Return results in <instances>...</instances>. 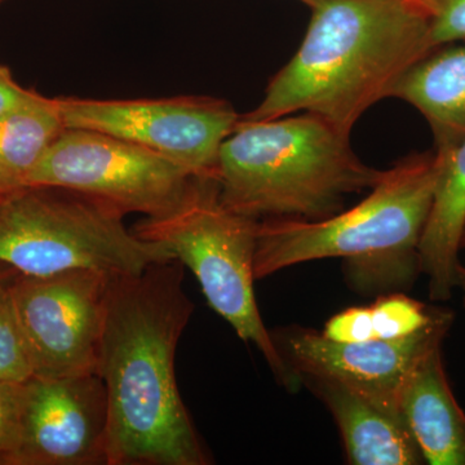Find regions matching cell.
I'll return each instance as SVG.
<instances>
[{
    "mask_svg": "<svg viewBox=\"0 0 465 465\" xmlns=\"http://www.w3.org/2000/svg\"><path fill=\"white\" fill-rule=\"evenodd\" d=\"M179 260L112 277L96 374L108 397V465H207L174 360L194 304Z\"/></svg>",
    "mask_w": 465,
    "mask_h": 465,
    "instance_id": "cell-1",
    "label": "cell"
},
{
    "mask_svg": "<svg viewBox=\"0 0 465 465\" xmlns=\"http://www.w3.org/2000/svg\"><path fill=\"white\" fill-rule=\"evenodd\" d=\"M304 39L241 121L309 113L351 134L400 79L434 51L415 0H318Z\"/></svg>",
    "mask_w": 465,
    "mask_h": 465,
    "instance_id": "cell-2",
    "label": "cell"
},
{
    "mask_svg": "<svg viewBox=\"0 0 465 465\" xmlns=\"http://www.w3.org/2000/svg\"><path fill=\"white\" fill-rule=\"evenodd\" d=\"M381 174L354 153L351 134L302 113L240 119L220 148L216 182L223 203L240 215L316 222L341 213L348 195L370 191Z\"/></svg>",
    "mask_w": 465,
    "mask_h": 465,
    "instance_id": "cell-3",
    "label": "cell"
},
{
    "mask_svg": "<svg viewBox=\"0 0 465 465\" xmlns=\"http://www.w3.org/2000/svg\"><path fill=\"white\" fill-rule=\"evenodd\" d=\"M445 154L416 153L381 171L365 200L316 222H259L256 280L296 264L342 258L360 271L396 266L403 277L419 268L418 247L432 208Z\"/></svg>",
    "mask_w": 465,
    "mask_h": 465,
    "instance_id": "cell-4",
    "label": "cell"
},
{
    "mask_svg": "<svg viewBox=\"0 0 465 465\" xmlns=\"http://www.w3.org/2000/svg\"><path fill=\"white\" fill-rule=\"evenodd\" d=\"M118 208L54 186H21L0 195V264L45 277L90 269L112 277L142 273L173 260L137 237Z\"/></svg>",
    "mask_w": 465,
    "mask_h": 465,
    "instance_id": "cell-5",
    "label": "cell"
},
{
    "mask_svg": "<svg viewBox=\"0 0 465 465\" xmlns=\"http://www.w3.org/2000/svg\"><path fill=\"white\" fill-rule=\"evenodd\" d=\"M258 226V220L223 203L216 179L195 177L176 206L163 215L145 217L133 231L191 269L208 305L242 341L262 351L284 387L295 388L300 381L275 347L256 302Z\"/></svg>",
    "mask_w": 465,
    "mask_h": 465,
    "instance_id": "cell-6",
    "label": "cell"
},
{
    "mask_svg": "<svg viewBox=\"0 0 465 465\" xmlns=\"http://www.w3.org/2000/svg\"><path fill=\"white\" fill-rule=\"evenodd\" d=\"M195 179L173 162L133 143L81 128H65L23 186H54L145 217L176 206Z\"/></svg>",
    "mask_w": 465,
    "mask_h": 465,
    "instance_id": "cell-7",
    "label": "cell"
},
{
    "mask_svg": "<svg viewBox=\"0 0 465 465\" xmlns=\"http://www.w3.org/2000/svg\"><path fill=\"white\" fill-rule=\"evenodd\" d=\"M57 101L66 128L133 143L200 179H216L220 148L241 119L231 103L210 96Z\"/></svg>",
    "mask_w": 465,
    "mask_h": 465,
    "instance_id": "cell-8",
    "label": "cell"
},
{
    "mask_svg": "<svg viewBox=\"0 0 465 465\" xmlns=\"http://www.w3.org/2000/svg\"><path fill=\"white\" fill-rule=\"evenodd\" d=\"M110 280L76 269L9 281L35 378L96 374Z\"/></svg>",
    "mask_w": 465,
    "mask_h": 465,
    "instance_id": "cell-9",
    "label": "cell"
},
{
    "mask_svg": "<svg viewBox=\"0 0 465 465\" xmlns=\"http://www.w3.org/2000/svg\"><path fill=\"white\" fill-rule=\"evenodd\" d=\"M454 314L440 309L424 330L394 341L338 342L322 332L292 327L272 333L287 367L300 381L326 379L341 382L376 405L400 412L407 379L433 349L442 345Z\"/></svg>",
    "mask_w": 465,
    "mask_h": 465,
    "instance_id": "cell-10",
    "label": "cell"
},
{
    "mask_svg": "<svg viewBox=\"0 0 465 465\" xmlns=\"http://www.w3.org/2000/svg\"><path fill=\"white\" fill-rule=\"evenodd\" d=\"M8 465H108V397L100 376L29 379Z\"/></svg>",
    "mask_w": 465,
    "mask_h": 465,
    "instance_id": "cell-11",
    "label": "cell"
},
{
    "mask_svg": "<svg viewBox=\"0 0 465 465\" xmlns=\"http://www.w3.org/2000/svg\"><path fill=\"white\" fill-rule=\"evenodd\" d=\"M329 407L353 465H419L425 463L418 443L400 412L376 405L341 382L304 379Z\"/></svg>",
    "mask_w": 465,
    "mask_h": 465,
    "instance_id": "cell-12",
    "label": "cell"
},
{
    "mask_svg": "<svg viewBox=\"0 0 465 465\" xmlns=\"http://www.w3.org/2000/svg\"><path fill=\"white\" fill-rule=\"evenodd\" d=\"M400 410L425 463L465 465V414L450 387L440 347L407 379Z\"/></svg>",
    "mask_w": 465,
    "mask_h": 465,
    "instance_id": "cell-13",
    "label": "cell"
},
{
    "mask_svg": "<svg viewBox=\"0 0 465 465\" xmlns=\"http://www.w3.org/2000/svg\"><path fill=\"white\" fill-rule=\"evenodd\" d=\"M391 97L424 116L434 149H454L465 137V41L442 45L419 60L400 79Z\"/></svg>",
    "mask_w": 465,
    "mask_h": 465,
    "instance_id": "cell-14",
    "label": "cell"
},
{
    "mask_svg": "<svg viewBox=\"0 0 465 465\" xmlns=\"http://www.w3.org/2000/svg\"><path fill=\"white\" fill-rule=\"evenodd\" d=\"M439 150V149H437ZM445 154L430 217L418 247L419 268L430 298L445 302L458 284L459 251L465 225V137Z\"/></svg>",
    "mask_w": 465,
    "mask_h": 465,
    "instance_id": "cell-15",
    "label": "cell"
},
{
    "mask_svg": "<svg viewBox=\"0 0 465 465\" xmlns=\"http://www.w3.org/2000/svg\"><path fill=\"white\" fill-rule=\"evenodd\" d=\"M65 128L57 97L38 94L0 115V173L21 188Z\"/></svg>",
    "mask_w": 465,
    "mask_h": 465,
    "instance_id": "cell-16",
    "label": "cell"
},
{
    "mask_svg": "<svg viewBox=\"0 0 465 465\" xmlns=\"http://www.w3.org/2000/svg\"><path fill=\"white\" fill-rule=\"evenodd\" d=\"M440 309L428 307L402 293L381 296L370 305L375 339L409 338L432 323Z\"/></svg>",
    "mask_w": 465,
    "mask_h": 465,
    "instance_id": "cell-17",
    "label": "cell"
},
{
    "mask_svg": "<svg viewBox=\"0 0 465 465\" xmlns=\"http://www.w3.org/2000/svg\"><path fill=\"white\" fill-rule=\"evenodd\" d=\"M12 278L0 281V381L24 382L34 370L9 290Z\"/></svg>",
    "mask_w": 465,
    "mask_h": 465,
    "instance_id": "cell-18",
    "label": "cell"
},
{
    "mask_svg": "<svg viewBox=\"0 0 465 465\" xmlns=\"http://www.w3.org/2000/svg\"><path fill=\"white\" fill-rule=\"evenodd\" d=\"M430 21L433 50L465 41V0H415Z\"/></svg>",
    "mask_w": 465,
    "mask_h": 465,
    "instance_id": "cell-19",
    "label": "cell"
},
{
    "mask_svg": "<svg viewBox=\"0 0 465 465\" xmlns=\"http://www.w3.org/2000/svg\"><path fill=\"white\" fill-rule=\"evenodd\" d=\"M25 382L0 381V465H8L20 440Z\"/></svg>",
    "mask_w": 465,
    "mask_h": 465,
    "instance_id": "cell-20",
    "label": "cell"
},
{
    "mask_svg": "<svg viewBox=\"0 0 465 465\" xmlns=\"http://www.w3.org/2000/svg\"><path fill=\"white\" fill-rule=\"evenodd\" d=\"M322 333L338 342H362L375 341L370 307H353L330 318Z\"/></svg>",
    "mask_w": 465,
    "mask_h": 465,
    "instance_id": "cell-21",
    "label": "cell"
},
{
    "mask_svg": "<svg viewBox=\"0 0 465 465\" xmlns=\"http://www.w3.org/2000/svg\"><path fill=\"white\" fill-rule=\"evenodd\" d=\"M39 94L25 90L15 81L8 67L0 64V115L25 105Z\"/></svg>",
    "mask_w": 465,
    "mask_h": 465,
    "instance_id": "cell-22",
    "label": "cell"
},
{
    "mask_svg": "<svg viewBox=\"0 0 465 465\" xmlns=\"http://www.w3.org/2000/svg\"><path fill=\"white\" fill-rule=\"evenodd\" d=\"M18 186L16 183L9 180L7 176H5L0 173V194H5V193L15 191Z\"/></svg>",
    "mask_w": 465,
    "mask_h": 465,
    "instance_id": "cell-23",
    "label": "cell"
},
{
    "mask_svg": "<svg viewBox=\"0 0 465 465\" xmlns=\"http://www.w3.org/2000/svg\"><path fill=\"white\" fill-rule=\"evenodd\" d=\"M16 274H18L17 272L12 269L11 266L0 264V281L9 280V278L15 277Z\"/></svg>",
    "mask_w": 465,
    "mask_h": 465,
    "instance_id": "cell-24",
    "label": "cell"
},
{
    "mask_svg": "<svg viewBox=\"0 0 465 465\" xmlns=\"http://www.w3.org/2000/svg\"><path fill=\"white\" fill-rule=\"evenodd\" d=\"M459 289L463 291V298H464V304H465V266L464 265H459L458 269V286Z\"/></svg>",
    "mask_w": 465,
    "mask_h": 465,
    "instance_id": "cell-25",
    "label": "cell"
},
{
    "mask_svg": "<svg viewBox=\"0 0 465 465\" xmlns=\"http://www.w3.org/2000/svg\"><path fill=\"white\" fill-rule=\"evenodd\" d=\"M300 2L304 3L305 5H308L309 8L313 7L314 5L318 2V0H300Z\"/></svg>",
    "mask_w": 465,
    "mask_h": 465,
    "instance_id": "cell-26",
    "label": "cell"
},
{
    "mask_svg": "<svg viewBox=\"0 0 465 465\" xmlns=\"http://www.w3.org/2000/svg\"><path fill=\"white\" fill-rule=\"evenodd\" d=\"M461 249H465V225L463 231V237H461Z\"/></svg>",
    "mask_w": 465,
    "mask_h": 465,
    "instance_id": "cell-27",
    "label": "cell"
},
{
    "mask_svg": "<svg viewBox=\"0 0 465 465\" xmlns=\"http://www.w3.org/2000/svg\"><path fill=\"white\" fill-rule=\"evenodd\" d=\"M0 2H2V0H0Z\"/></svg>",
    "mask_w": 465,
    "mask_h": 465,
    "instance_id": "cell-28",
    "label": "cell"
},
{
    "mask_svg": "<svg viewBox=\"0 0 465 465\" xmlns=\"http://www.w3.org/2000/svg\"><path fill=\"white\" fill-rule=\"evenodd\" d=\"M0 195H2V194H0Z\"/></svg>",
    "mask_w": 465,
    "mask_h": 465,
    "instance_id": "cell-29",
    "label": "cell"
}]
</instances>
